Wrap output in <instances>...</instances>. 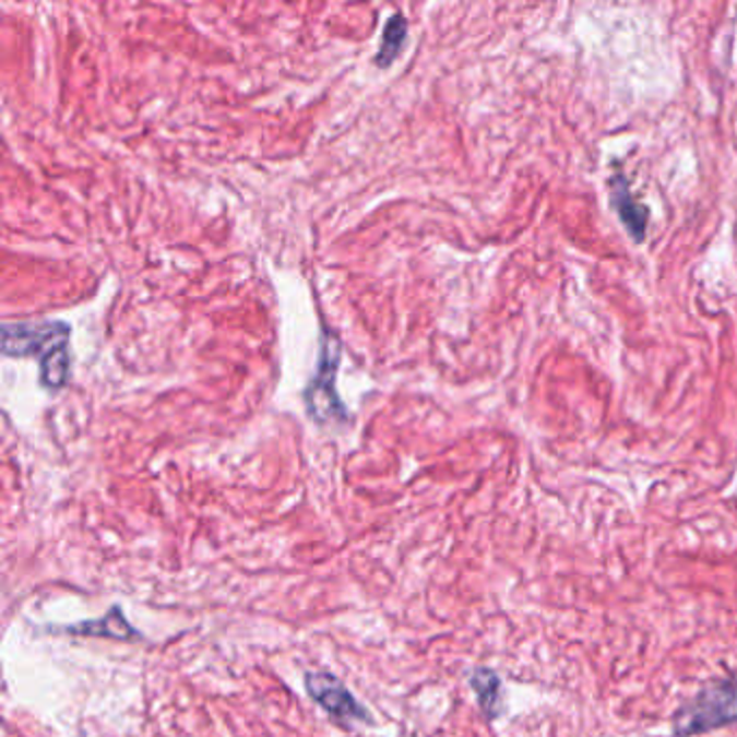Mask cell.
Segmentation results:
<instances>
[{
    "mask_svg": "<svg viewBox=\"0 0 737 737\" xmlns=\"http://www.w3.org/2000/svg\"><path fill=\"white\" fill-rule=\"evenodd\" d=\"M70 324L17 322L2 326V353L7 357H37L39 381L46 390H61L70 375Z\"/></svg>",
    "mask_w": 737,
    "mask_h": 737,
    "instance_id": "1",
    "label": "cell"
},
{
    "mask_svg": "<svg viewBox=\"0 0 737 737\" xmlns=\"http://www.w3.org/2000/svg\"><path fill=\"white\" fill-rule=\"evenodd\" d=\"M737 723V679L703 688L675 716V737L699 736Z\"/></svg>",
    "mask_w": 737,
    "mask_h": 737,
    "instance_id": "2",
    "label": "cell"
},
{
    "mask_svg": "<svg viewBox=\"0 0 737 737\" xmlns=\"http://www.w3.org/2000/svg\"><path fill=\"white\" fill-rule=\"evenodd\" d=\"M340 364V348L335 342H326L320 350V361H318L317 375L306 392V403L308 412L317 421H329L333 418L344 420L346 409L337 401L335 394V372Z\"/></svg>",
    "mask_w": 737,
    "mask_h": 737,
    "instance_id": "3",
    "label": "cell"
},
{
    "mask_svg": "<svg viewBox=\"0 0 737 737\" xmlns=\"http://www.w3.org/2000/svg\"><path fill=\"white\" fill-rule=\"evenodd\" d=\"M306 690L326 714L342 723H368L366 708L353 697V692L331 673H306Z\"/></svg>",
    "mask_w": 737,
    "mask_h": 737,
    "instance_id": "4",
    "label": "cell"
},
{
    "mask_svg": "<svg viewBox=\"0 0 737 737\" xmlns=\"http://www.w3.org/2000/svg\"><path fill=\"white\" fill-rule=\"evenodd\" d=\"M613 206L617 214L621 216V221L626 223L628 231L632 234L633 238L640 242L644 240L646 234V223H649V211L635 200L630 191L628 180L619 174L613 180Z\"/></svg>",
    "mask_w": 737,
    "mask_h": 737,
    "instance_id": "5",
    "label": "cell"
},
{
    "mask_svg": "<svg viewBox=\"0 0 737 737\" xmlns=\"http://www.w3.org/2000/svg\"><path fill=\"white\" fill-rule=\"evenodd\" d=\"M68 633H79V635H98V638H115V640H134L136 632L134 628L126 621L121 608H110V613L96 619V621H83L76 626L63 628Z\"/></svg>",
    "mask_w": 737,
    "mask_h": 737,
    "instance_id": "6",
    "label": "cell"
},
{
    "mask_svg": "<svg viewBox=\"0 0 737 737\" xmlns=\"http://www.w3.org/2000/svg\"><path fill=\"white\" fill-rule=\"evenodd\" d=\"M472 688L478 697L480 710L487 718H498L502 712V683L500 677L489 668H476L472 673Z\"/></svg>",
    "mask_w": 737,
    "mask_h": 737,
    "instance_id": "7",
    "label": "cell"
},
{
    "mask_svg": "<svg viewBox=\"0 0 737 737\" xmlns=\"http://www.w3.org/2000/svg\"><path fill=\"white\" fill-rule=\"evenodd\" d=\"M405 41H407V20H405L403 13H392L390 20L385 22V28H383V35H381V46H379L375 63L383 70L390 68L399 59Z\"/></svg>",
    "mask_w": 737,
    "mask_h": 737,
    "instance_id": "8",
    "label": "cell"
}]
</instances>
